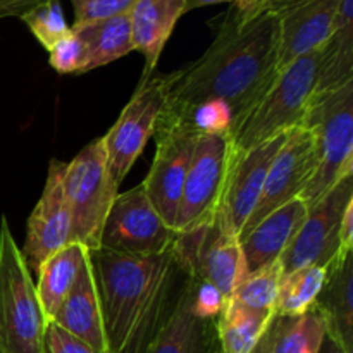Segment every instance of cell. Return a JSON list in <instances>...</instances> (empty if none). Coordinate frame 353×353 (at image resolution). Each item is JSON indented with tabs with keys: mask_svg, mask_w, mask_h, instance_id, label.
<instances>
[{
	"mask_svg": "<svg viewBox=\"0 0 353 353\" xmlns=\"http://www.w3.org/2000/svg\"><path fill=\"white\" fill-rule=\"evenodd\" d=\"M353 200V174L341 179L321 202L309 209L305 221L279 257L283 276L307 265L327 268L340 254V224Z\"/></svg>",
	"mask_w": 353,
	"mask_h": 353,
	"instance_id": "12",
	"label": "cell"
},
{
	"mask_svg": "<svg viewBox=\"0 0 353 353\" xmlns=\"http://www.w3.org/2000/svg\"><path fill=\"white\" fill-rule=\"evenodd\" d=\"M340 0H299L278 16V72L305 52L327 41Z\"/></svg>",
	"mask_w": 353,
	"mask_h": 353,
	"instance_id": "16",
	"label": "cell"
},
{
	"mask_svg": "<svg viewBox=\"0 0 353 353\" xmlns=\"http://www.w3.org/2000/svg\"><path fill=\"white\" fill-rule=\"evenodd\" d=\"M327 324V334L353 353V252L338 254L327 265V278L316 305Z\"/></svg>",
	"mask_w": 353,
	"mask_h": 353,
	"instance_id": "21",
	"label": "cell"
},
{
	"mask_svg": "<svg viewBox=\"0 0 353 353\" xmlns=\"http://www.w3.org/2000/svg\"><path fill=\"white\" fill-rule=\"evenodd\" d=\"M281 279L283 269L281 262L278 261L248 274L230 299L247 309L276 314Z\"/></svg>",
	"mask_w": 353,
	"mask_h": 353,
	"instance_id": "28",
	"label": "cell"
},
{
	"mask_svg": "<svg viewBox=\"0 0 353 353\" xmlns=\"http://www.w3.org/2000/svg\"><path fill=\"white\" fill-rule=\"evenodd\" d=\"M353 252V200L347 203L340 224V254Z\"/></svg>",
	"mask_w": 353,
	"mask_h": 353,
	"instance_id": "36",
	"label": "cell"
},
{
	"mask_svg": "<svg viewBox=\"0 0 353 353\" xmlns=\"http://www.w3.org/2000/svg\"><path fill=\"white\" fill-rule=\"evenodd\" d=\"M278 41L274 12H243L231 6L209 48L179 69L165 103L190 107L205 100H224L233 109L234 126L278 76Z\"/></svg>",
	"mask_w": 353,
	"mask_h": 353,
	"instance_id": "1",
	"label": "cell"
},
{
	"mask_svg": "<svg viewBox=\"0 0 353 353\" xmlns=\"http://www.w3.org/2000/svg\"><path fill=\"white\" fill-rule=\"evenodd\" d=\"M171 250L186 276L212 283L226 299L248 276L240 236L219 207L209 221L176 233Z\"/></svg>",
	"mask_w": 353,
	"mask_h": 353,
	"instance_id": "7",
	"label": "cell"
},
{
	"mask_svg": "<svg viewBox=\"0 0 353 353\" xmlns=\"http://www.w3.org/2000/svg\"><path fill=\"white\" fill-rule=\"evenodd\" d=\"M302 126L316 137V174L300 195L312 209L336 183L353 174V81L314 95Z\"/></svg>",
	"mask_w": 353,
	"mask_h": 353,
	"instance_id": "5",
	"label": "cell"
},
{
	"mask_svg": "<svg viewBox=\"0 0 353 353\" xmlns=\"http://www.w3.org/2000/svg\"><path fill=\"white\" fill-rule=\"evenodd\" d=\"M186 2V12L192 9H199V7L214 6V3H231L236 9L243 10V12H254V10L268 9L265 7V0H185Z\"/></svg>",
	"mask_w": 353,
	"mask_h": 353,
	"instance_id": "35",
	"label": "cell"
},
{
	"mask_svg": "<svg viewBox=\"0 0 353 353\" xmlns=\"http://www.w3.org/2000/svg\"><path fill=\"white\" fill-rule=\"evenodd\" d=\"M230 157V134H203L196 140L176 214V233L199 226L216 214Z\"/></svg>",
	"mask_w": 353,
	"mask_h": 353,
	"instance_id": "11",
	"label": "cell"
},
{
	"mask_svg": "<svg viewBox=\"0 0 353 353\" xmlns=\"http://www.w3.org/2000/svg\"><path fill=\"white\" fill-rule=\"evenodd\" d=\"M186 12L185 0H134L130 9L131 40L145 59L141 79L152 76L162 50L179 17Z\"/></svg>",
	"mask_w": 353,
	"mask_h": 353,
	"instance_id": "19",
	"label": "cell"
},
{
	"mask_svg": "<svg viewBox=\"0 0 353 353\" xmlns=\"http://www.w3.org/2000/svg\"><path fill=\"white\" fill-rule=\"evenodd\" d=\"M353 81V0H340L333 31L323 45L316 92H331Z\"/></svg>",
	"mask_w": 353,
	"mask_h": 353,
	"instance_id": "22",
	"label": "cell"
},
{
	"mask_svg": "<svg viewBox=\"0 0 353 353\" xmlns=\"http://www.w3.org/2000/svg\"><path fill=\"white\" fill-rule=\"evenodd\" d=\"M317 169L316 137L305 126L293 128L269 168L257 205L240 231V240L272 210L300 196Z\"/></svg>",
	"mask_w": 353,
	"mask_h": 353,
	"instance_id": "13",
	"label": "cell"
},
{
	"mask_svg": "<svg viewBox=\"0 0 353 353\" xmlns=\"http://www.w3.org/2000/svg\"><path fill=\"white\" fill-rule=\"evenodd\" d=\"M88 261V248L79 243H69L40 265L37 272V293L47 321H52L65 296L74 288Z\"/></svg>",
	"mask_w": 353,
	"mask_h": 353,
	"instance_id": "23",
	"label": "cell"
},
{
	"mask_svg": "<svg viewBox=\"0 0 353 353\" xmlns=\"http://www.w3.org/2000/svg\"><path fill=\"white\" fill-rule=\"evenodd\" d=\"M190 286H192L193 314L203 321H216L226 305V296L205 279L190 278Z\"/></svg>",
	"mask_w": 353,
	"mask_h": 353,
	"instance_id": "33",
	"label": "cell"
},
{
	"mask_svg": "<svg viewBox=\"0 0 353 353\" xmlns=\"http://www.w3.org/2000/svg\"><path fill=\"white\" fill-rule=\"evenodd\" d=\"M47 317L7 217L0 219V345L7 353H43Z\"/></svg>",
	"mask_w": 353,
	"mask_h": 353,
	"instance_id": "4",
	"label": "cell"
},
{
	"mask_svg": "<svg viewBox=\"0 0 353 353\" xmlns=\"http://www.w3.org/2000/svg\"><path fill=\"white\" fill-rule=\"evenodd\" d=\"M43 353H102L48 321L43 336Z\"/></svg>",
	"mask_w": 353,
	"mask_h": 353,
	"instance_id": "34",
	"label": "cell"
},
{
	"mask_svg": "<svg viewBox=\"0 0 353 353\" xmlns=\"http://www.w3.org/2000/svg\"><path fill=\"white\" fill-rule=\"evenodd\" d=\"M327 324L317 307L296 317H274L271 353H319Z\"/></svg>",
	"mask_w": 353,
	"mask_h": 353,
	"instance_id": "26",
	"label": "cell"
},
{
	"mask_svg": "<svg viewBox=\"0 0 353 353\" xmlns=\"http://www.w3.org/2000/svg\"><path fill=\"white\" fill-rule=\"evenodd\" d=\"M272 340H274V321H272V324L269 326V330L265 331L264 336L261 338V341L255 345V348L250 353H271Z\"/></svg>",
	"mask_w": 353,
	"mask_h": 353,
	"instance_id": "38",
	"label": "cell"
},
{
	"mask_svg": "<svg viewBox=\"0 0 353 353\" xmlns=\"http://www.w3.org/2000/svg\"><path fill=\"white\" fill-rule=\"evenodd\" d=\"M319 353H347V352H345V348L341 347V345L338 343L331 334L326 333V338H324L323 347H321Z\"/></svg>",
	"mask_w": 353,
	"mask_h": 353,
	"instance_id": "39",
	"label": "cell"
},
{
	"mask_svg": "<svg viewBox=\"0 0 353 353\" xmlns=\"http://www.w3.org/2000/svg\"><path fill=\"white\" fill-rule=\"evenodd\" d=\"M152 138H155L154 162L141 185L159 216L174 230L183 185L200 137L183 123L181 117L164 109Z\"/></svg>",
	"mask_w": 353,
	"mask_h": 353,
	"instance_id": "9",
	"label": "cell"
},
{
	"mask_svg": "<svg viewBox=\"0 0 353 353\" xmlns=\"http://www.w3.org/2000/svg\"><path fill=\"white\" fill-rule=\"evenodd\" d=\"M326 278L327 268L321 265H307L283 276L276 316L296 317L312 309L323 292Z\"/></svg>",
	"mask_w": 353,
	"mask_h": 353,
	"instance_id": "27",
	"label": "cell"
},
{
	"mask_svg": "<svg viewBox=\"0 0 353 353\" xmlns=\"http://www.w3.org/2000/svg\"><path fill=\"white\" fill-rule=\"evenodd\" d=\"M0 353H7V350L2 347V345H0Z\"/></svg>",
	"mask_w": 353,
	"mask_h": 353,
	"instance_id": "41",
	"label": "cell"
},
{
	"mask_svg": "<svg viewBox=\"0 0 353 353\" xmlns=\"http://www.w3.org/2000/svg\"><path fill=\"white\" fill-rule=\"evenodd\" d=\"M307 214V203L302 196H295L279 209L272 210L241 238L240 245L248 274L279 261L305 221Z\"/></svg>",
	"mask_w": 353,
	"mask_h": 353,
	"instance_id": "17",
	"label": "cell"
},
{
	"mask_svg": "<svg viewBox=\"0 0 353 353\" xmlns=\"http://www.w3.org/2000/svg\"><path fill=\"white\" fill-rule=\"evenodd\" d=\"M68 162L52 159L40 200L28 217L26 240L21 254L31 274L52 254L71 243V217L64 196V171Z\"/></svg>",
	"mask_w": 353,
	"mask_h": 353,
	"instance_id": "14",
	"label": "cell"
},
{
	"mask_svg": "<svg viewBox=\"0 0 353 353\" xmlns=\"http://www.w3.org/2000/svg\"><path fill=\"white\" fill-rule=\"evenodd\" d=\"M52 323L61 326L72 336L79 338L90 347L102 353H110L103 330L102 307H100L99 290L93 274L92 259L83 269L78 283L69 292L62 305L52 317Z\"/></svg>",
	"mask_w": 353,
	"mask_h": 353,
	"instance_id": "20",
	"label": "cell"
},
{
	"mask_svg": "<svg viewBox=\"0 0 353 353\" xmlns=\"http://www.w3.org/2000/svg\"><path fill=\"white\" fill-rule=\"evenodd\" d=\"M48 64L59 74H81L85 64V47L78 34L72 31L48 50Z\"/></svg>",
	"mask_w": 353,
	"mask_h": 353,
	"instance_id": "31",
	"label": "cell"
},
{
	"mask_svg": "<svg viewBox=\"0 0 353 353\" xmlns=\"http://www.w3.org/2000/svg\"><path fill=\"white\" fill-rule=\"evenodd\" d=\"M71 28L81 38L85 47V64L81 74L126 57L134 50L131 40L130 12Z\"/></svg>",
	"mask_w": 353,
	"mask_h": 353,
	"instance_id": "24",
	"label": "cell"
},
{
	"mask_svg": "<svg viewBox=\"0 0 353 353\" xmlns=\"http://www.w3.org/2000/svg\"><path fill=\"white\" fill-rule=\"evenodd\" d=\"M299 2V0H265V7H268L271 12H279L281 9H285V7L292 6V3Z\"/></svg>",
	"mask_w": 353,
	"mask_h": 353,
	"instance_id": "40",
	"label": "cell"
},
{
	"mask_svg": "<svg viewBox=\"0 0 353 353\" xmlns=\"http://www.w3.org/2000/svg\"><path fill=\"white\" fill-rule=\"evenodd\" d=\"M145 353H221L216 321H203L193 314L188 276H185L174 309Z\"/></svg>",
	"mask_w": 353,
	"mask_h": 353,
	"instance_id": "18",
	"label": "cell"
},
{
	"mask_svg": "<svg viewBox=\"0 0 353 353\" xmlns=\"http://www.w3.org/2000/svg\"><path fill=\"white\" fill-rule=\"evenodd\" d=\"M110 353H145L174 309L185 272L172 250L155 255L90 252Z\"/></svg>",
	"mask_w": 353,
	"mask_h": 353,
	"instance_id": "2",
	"label": "cell"
},
{
	"mask_svg": "<svg viewBox=\"0 0 353 353\" xmlns=\"http://www.w3.org/2000/svg\"><path fill=\"white\" fill-rule=\"evenodd\" d=\"M133 2L134 0H71L74 10L72 26L97 23L130 12Z\"/></svg>",
	"mask_w": 353,
	"mask_h": 353,
	"instance_id": "32",
	"label": "cell"
},
{
	"mask_svg": "<svg viewBox=\"0 0 353 353\" xmlns=\"http://www.w3.org/2000/svg\"><path fill=\"white\" fill-rule=\"evenodd\" d=\"M290 131L276 134L243 152H236L231 147L219 209L238 236L261 199L269 168L288 138Z\"/></svg>",
	"mask_w": 353,
	"mask_h": 353,
	"instance_id": "15",
	"label": "cell"
},
{
	"mask_svg": "<svg viewBox=\"0 0 353 353\" xmlns=\"http://www.w3.org/2000/svg\"><path fill=\"white\" fill-rule=\"evenodd\" d=\"M174 238L176 231L159 216L140 183L114 199L100 248L126 255H155L169 250Z\"/></svg>",
	"mask_w": 353,
	"mask_h": 353,
	"instance_id": "10",
	"label": "cell"
},
{
	"mask_svg": "<svg viewBox=\"0 0 353 353\" xmlns=\"http://www.w3.org/2000/svg\"><path fill=\"white\" fill-rule=\"evenodd\" d=\"M274 312L247 309L228 299L216 319L221 353H250L274 321Z\"/></svg>",
	"mask_w": 353,
	"mask_h": 353,
	"instance_id": "25",
	"label": "cell"
},
{
	"mask_svg": "<svg viewBox=\"0 0 353 353\" xmlns=\"http://www.w3.org/2000/svg\"><path fill=\"white\" fill-rule=\"evenodd\" d=\"M47 0H0V19L2 17H21L28 10L34 9Z\"/></svg>",
	"mask_w": 353,
	"mask_h": 353,
	"instance_id": "37",
	"label": "cell"
},
{
	"mask_svg": "<svg viewBox=\"0 0 353 353\" xmlns=\"http://www.w3.org/2000/svg\"><path fill=\"white\" fill-rule=\"evenodd\" d=\"M169 112L176 114L183 123L195 134H231L234 123V114L230 103L224 100H205L190 107H164Z\"/></svg>",
	"mask_w": 353,
	"mask_h": 353,
	"instance_id": "29",
	"label": "cell"
},
{
	"mask_svg": "<svg viewBox=\"0 0 353 353\" xmlns=\"http://www.w3.org/2000/svg\"><path fill=\"white\" fill-rule=\"evenodd\" d=\"M321 55L323 45L305 52L278 72L268 92L231 130L233 150H248L276 134L302 126L316 92Z\"/></svg>",
	"mask_w": 353,
	"mask_h": 353,
	"instance_id": "3",
	"label": "cell"
},
{
	"mask_svg": "<svg viewBox=\"0 0 353 353\" xmlns=\"http://www.w3.org/2000/svg\"><path fill=\"white\" fill-rule=\"evenodd\" d=\"M178 76L179 71H174L141 79L114 126L102 137L110 174L119 186L154 137L157 121Z\"/></svg>",
	"mask_w": 353,
	"mask_h": 353,
	"instance_id": "8",
	"label": "cell"
},
{
	"mask_svg": "<svg viewBox=\"0 0 353 353\" xmlns=\"http://www.w3.org/2000/svg\"><path fill=\"white\" fill-rule=\"evenodd\" d=\"M33 37L41 43V47L50 50L57 41L71 33V26L65 21L64 12L59 0H47L34 9L28 10L21 16Z\"/></svg>",
	"mask_w": 353,
	"mask_h": 353,
	"instance_id": "30",
	"label": "cell"
},
{
	"mask_svg": "<svg viewBox=\"0 0 353 353\" xmlns=\"http://www.w3.org/2000/svg\"><path fill=\"white\" fill-rule=\"evenodd\" d=\"M119 193L107 162L103 138L86 145L64 171V196L71 217V243L99 250L103 224Z\"/></svg>",
	"mask_w": 353,
	"mask_h": 353,
	"instance_id": "6",
	"label": "cell"
}]
</instances>
